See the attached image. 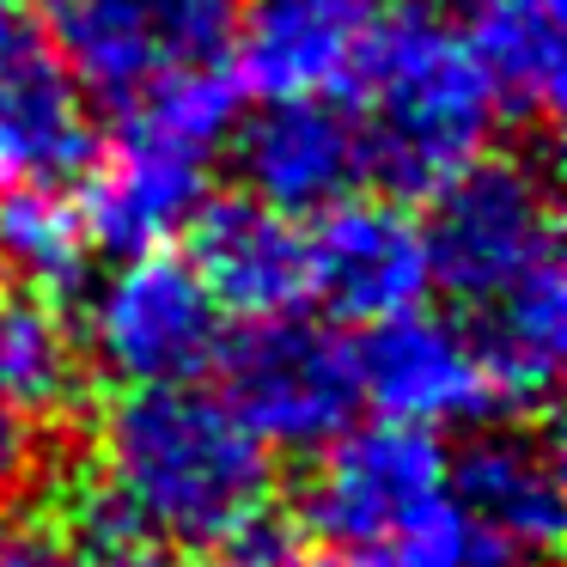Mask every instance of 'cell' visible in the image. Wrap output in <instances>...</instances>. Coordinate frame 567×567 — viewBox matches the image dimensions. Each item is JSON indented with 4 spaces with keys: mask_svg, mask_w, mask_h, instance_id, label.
<instances>
[{
    "mask_svg": "<svg viewBox=\"0 0 567 567\" xmlns=\"http://www.w3.org/2000/svg\"><path fill=\"white\" fill-rule=\"evenodd\" d=\"M457 38L482 68L501 116L549 123L567 80V31L561 0H464Z\"/></svg>",
    "mask_w": 567,
    "mask_h": 567,
    "instance_id": "2e32d148",
    "label": "cell"
},
{
    "mask_svg": "<svg viewBox=\"0 0 567 567\" xmlns=\"http://www.w3.org/2000/svg\"><path fill=\"white\" fill-rule=\"evenodd\" d=\"M0 13H7V0H0Z\"/></svg>",
    "mask_w": 567,
    "mask_h": 567,
    "instance_id": "603a6c76",
    "label": "cell"
},
{
    "mask_svg": "<svg viewBox=\"0 0 567 567\" xmlns=\"http://www.w3.org/2000/svg\"><path fill=\"white\" fill-rule=\"evenodd\" d=\"M220 396L269 452H323L360 415L354 342L336 323H311L299 311L250 323L220 348Z\"/></svg>",
    "mask_w": 567,
    "mask_h": 567,
    "instance_id": "8992f818",
    "label": "cell"
},
{
    "mask_svg": "<svg viewBox=\"0 0 567 567\" xmlns=\"http://www.w3.org/2000/svg\"><path fill=\"white\" fill-rule=\"evenodd\" d=\"M354 367H360V403L379 409V421H403V427H427V433L482 427L506 403L482 348L445 311L415 306L372 323L367 342L354 348Z\"/></svg>",
    "mask_w": 567,
    "mask_h": 567,
    "instance_id": "7c38bea8",
    "label": "cell"
},
{
    "mask_svg": "<svg viewBox=\"0 0 567 567\" xmlns=\"http://www.w3.org/2000/svg\"><path fill=\"white\" fill-rule=\"evenodd\" d=\"M86 372H104L116 391L196 384L226 348V311L177 250H128L111 275L86 287L74 323Z\"/></svg>",
    "mask_w": 567,
    "mask_h": 567,
    "instance_id": "5b68a950",
    "label": "cell"
},
{
    "mask_svg": "<svg viewBox=\"0 0 567 567\" xmlns=\"http://www.w3.org/2000/svg\"><path fill=\"white\" fill-rule=\"evenodd\" d=\"M86 476V518L74 525L104 567L220 555L275 501V452L202 379L116 396L92 427Z\"/></svg>",
    "mask_w": 567,
    "mask_h": 567,
    "instance_id": "6da1fadb",
    "label": "cell"
},
{
    "mask_svg": "<svg viewBox=\"0 0 567 567\" xmlns=\"http://www.w3.org/2000/svg\"><path fill=\"white\" fill-rule=\"evenodd\" d=\"M220 567H354L336 543H323L318 530H287V525H250L238 543H226L214 555Z\"/></svg>",
    "mask_w": 567,
    "mask_h": 567,
    "instance_id": "44dd1931",
    "label": "cell"
},
{
    "mask_svg": "<svg viewBox=\"0 0 567 567\" xmlns=\"http://www.w3.org/2000/svg\"><path fill=\"white\" fill-rule=\"evenodd\" d=\"M452 494L537 555H555L561 543V457L537 427H482L464 452H452Z\"/></svg>",
    "mask_w": 567,
    "mask_h": 567,
    "instance_id": "9a60e30c",
    "label": "cell"
},
{
    "mask_svg": "<svg viewBox=\"0 0 567 567\" xmlns=\"http://www.w3.org/2000/svg\"><path fill=\"white\" fill-rule=\"evenodd\" d=\"M238 0H43V31L92 99H135L184 68L226 62Z\"/></svg>",
    "mask_w": 567,
    "mask_h": 567,
    "instance_id": "52a82bcc",
    "label": "cell"
},
{
    "mask_svg": "<svg viewBox=\"0 0 567 567\" xmlns=\"http://www.w3.org/2000/svg\"><path fill=\"white\" fill-rule=\"evenodd\" d=\"M196 275L208 281V293L220 299L226 318H287L306 306V233L299 220L262 208L250 196L202 202L196 220L184 226Z\"/></svg>",
    "mask_w": 567,
    "mask_h": 567,
    "instance_id": "5bb4252c",
    "label": "cell"
},
{
    "mask_svg": "<svg viewBox=\"0 0 567 567\" xmlns=\"http://www.w3.org/2000/svg\"><path fill=\"white\" fill-rule=\"evenodd\" d=\"M245 111V86L226 74V62L184 68L159 86L123 99L116 128L99 141V159L80 177L86 196V233L99 250H153L177 238L214 189L233 123Z\"/></svg>",
    "mask_w": 567,
    "mask_h": 567,
    "instance_id": "277c9868",
    "label": "cell"
},
{
    "mask_svg": "<svg viewBox=\"0 0 567 567\" xmlns=\"http://www.w3.org/2000/svg\"><path fill=\"white\" fill-rule=\"evenodd\" d=\"M226 147H233L245 196L287 220H311V214L360 196V184H372L367 141H360V123L342 92L262 99L257 111H238Z\"/></svg>",
    "mask_w": 567,
    "mask_h": 567,
    "instance_id": "30bf717a",
    "label": "cell"
},
{
    "mask_svg": "<svg viewBox=\"0 0 567 567\" xmlns=\"http://www.w3.org/2000/svg\"><path fill=\"white\" fill-rule=\"evenodd\" d=\"M445 482H452L445 433L403 427V421L348 427L318 452L306 488V530H318L360 567V555L379 549L433 494H445Z\"/></svg>",
    "mask_w": 567,
    "mask_h": 567,
    "instance_id": "ba28073f",
    "label": "cell"
},
{
    "mask_svg": "<svg viewBox=\"0 0 567 567\" xmlns=\"http://www.w3.org/2000/svg\"><path fill=\"white\" fill-rule=\"evenodd\" d=\"M427 293L482 348L506 403L549 396L567 348V262L555 189L525 159H488L433 189Z\"/></svg>",
    "mask_w": 567,
    "mask_h": 567,
    "instance_id": "7a4b0ae2",
    "label": "cell"
},
{
    "mask_svg": "<svg viewBox=\"0 0 567 567\" xmlns=\"http://www.w3.org/2000/svg\"><path fill=\"white\" fill-rule=\"evenodd\" d=\"M299 233H306V306H318L323 323L372 330L427 299V238L396 202L348 196L299 220Z\"/></svg>",
    "mask_w": 567,
    "mask_h": 567,
    "instance_id": "8fae6325",
    "label": "cell"
},
{
    "mask_svg": "<svg viewBox=\"0 0 567 567\" xmlns=\"http://www.w3.org/2000/svg\"><path fill=\"white\" fill-rule=\"evenodd\" d=\"M86 384L80 336L50 299H0V403L25 421H55Z\"/></svg>",
    "mask_w": 567,
    "mask_h": 567,
    "instance_id": "e0dca14e",
    "label": "cell"
},
{
    "mask_svg": "<svg viewBox=\"0 0 567 567\" xmlns=\"http://www.w3.org/2000/svg\"><path fill=\"white\" fill-rule=\"evenodd\" d=\"M342 92L367 141V172L403 196H433L452 184L488 153L501 123V104L457 25L427 7L372 19Z\"/></svg>",
    "mask_w": 567,
    "mask_h": 567,
    "instance_id": "3957f363",
    "label": "cell"
},
{
    "mask_svg": "<svg viewBox=\"0 0 567 567\" xmlns=\"http://www.w3.org/2000/svg\"><path fill=\"white\" fill-rule=\"evenodd\" d=\"M92 92L50 31L25 13H0V189H74L99 159Z\"/></svg>",
    "mask_w": 567,
    "mask_h": 567,
    "instance_id": "9c48e42d",
    "label": "cell"
},
{
    "mask_svg": "<svg viewBox=\"0 0 567 567\" xmlns=\"http://www.w3.org/2000/svg\"><path fill=\"white\" fill-rule=\"evenodd\" d=\"M372 19V0H245L233 13L238 86L262 99L342 92Z\"/></svg>",
    "mask_w": 567,
    "mask_h": 567,
    "instance_id": "4fadbf2b",
    "label": "cell"
},
{
    "mask_svg": "<svg viewBox=\"0 0 567 567\" xmlns=\"http://www.w3.org/2000/svg\"><path fill=\"white\" fill-rule=\"evenodd\" d=\"M360 567H549V555L525 549L488 518H476L445 482V494H433L379 549L360 555Z\"/></svg>",
    "mask_w": 567,
    "mask_h": 567,
    "instance_id": "ac0fdd59",
    "label": "cell"
},
{
    "mask_svg": "<svg viewBox=\"0 0 567 567\" xmlns=\"http://www.w3.org/2000/svg\"><path fill=\"white\" fill-rule=\"evenodd\" d=\"M0 567H104L74 518L0 513Z\"/></svg>",
    "mask_w": 567,
    "mask_h": 567,
    "instance_id": "ffe728a7",
    "label": "cell"
},
{
    "mask_svg": "<svg viewBox=\"0 0 567 567\" xmlns=\"http://www.w3.org/2000/svg\"><path fill=\"white\" fill-rule=\"evenodd\" d=\"M38 457H43V427L0 403V506L38 476Z\"/></svg>",
    "mask_w": 567,
    "mask_h": 567,
    "instance_id": "7402d4cb",
    "label": "cell"
},
{
    "mask_svg": "<svg viewBox=\"0 0 567 567\" xmlns=\"http://www.w3.org/2000/svg\"><path fill=\"white\" fill-rule=\"evenodd\" d=\"M92 233L74 189H7L0 202V262L31 287H74L92 269Z\"/></svg>",
    "mask_w": 567,
    "mask_h": 567,
    "instance_id": "d6986e66",
    "label": "cell"
}]
</instances>
